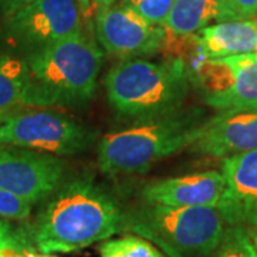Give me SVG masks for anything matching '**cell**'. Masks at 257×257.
Segmentation results:
<instances>
[{
    "mask_svg": "<svg viewBox=\"0 0 257 257\" xmlns=\"http://www.w3.org/2000/svg\"><path fill=\"white\" fill-rule=\"evenodd\" d=\"M220 172L207 170L180 177H169L146 184L142 190L145 203L179 207H217L224 192Z\"/></svg>",
    "mask_w": 257,
    "mask_h": 257,
    "instance_id": "4fadbf2b",
    "label": "cell"
},
{
    "mask_svg": "<svg viewBox=\"0 0 257 257\" xmlns=\"http://www.w3.org/2000/svg\"><path fill=\"white\" fill-rule=\"evenodd\" d=\"M33 204L12 193L0 190V217L10 220H25L32 213Z\"/></svg>",
    "mask_w": 257,
    "mask_h": 257,
    "instance_id": "44dd1931",
    "label": "cell"
},
{
    "mask_svg": "<svg viewBox=\"0 0 257 257\" xmlns=\"http://www.w3.org/2000/svg\"><path fill=\"white\" fill-rule=\"evenodd\" d=\"M104 87L119 117L140 121L182 109L190 80L184 64L177 59H128L111 67L104 77Z\"/></svg>",
    "mask_w": 257,
    "mask_h": 257,
    "instance_id": "7a4b0ae2",
    "label": "cell"
},
{
    "mask_svg": "<svg viewBox=\"0 0 257 257\" xmlns=\"http://www.w3.org/2000/svg\"><path fill=\"white\" fill-rule=\"evenodd\" d=\"M35 107L33 82L25 59L0 55V117Z\"/></svg>",
    "mask_w": 257,
    "mask_h": 257,
    "instance_id": "9a60e30c",
    "label": "cell"
},
{
    "mask_svg": "<svg viewBox=\"0 0 257 257\" xmlns=\"http://www.w3.org/2000/svg\"><path fill=\"white\" fill-rule=\"evenodd\" d=\"M94 33L106 53L128 60L160 52L166 30L163 26L149 23L124 0L119 5L99 8L94 18Z\"/></svg>",
    "mask_w": 257,
    "mask_h": 257,
    "instance_id": "9c48e42d",
    "label": "cell"
},
{
    "mask_svg": "<svg viewBox=\"0 0 257 257\" xmlns=\"http://www.w3.org/2000/svg\"><path fill=\"white\" fill-rule=\"evenodd\" d=\"M217 16L216 0H175L163 28L172 35H192Z\"/></svg>",
    "mask_w": 257,
    "mask_h": 257,
    "instance_id": "2e32d148",
    "label": "cell"
},
{
    "mask_svg": "<svg viewBox=\"0 0 257 257\" xmlns=\"http://www.w3.org/2000/svg\"><path fill=\"white\" fill-rule=\"evenodd\" d=\"M96 139L92 127L56 110H19L2 117L0 123V145L57 157L86 152Z\"/></svg>",
    "mask_w": 257,
    "mask_h": 257,
    "instance_id": "8992f818",
    "label": "cell"
},
{
    "mask_svg": "<svg viewBox=\"0 0 257 257\" xmlns=\"http://www.w3.org/2000/svg\"><path fill=\"white\" fill-rule=\"evenodd\" d=\"M101 257H167L159 248L139 236L106 240L99 247Z\"/></svg>",
    "mask_w": 257,
    "mask_h": 257,
    "instance_id": "e0dca14e",
    "label": "cell"
},
{
    "mask_svg": "<svg viewBox=\"0 0 257 257\" xmlns=\"http://www.w3.org/2000/svg\"><path fill=\"white\" fill-rule=\"evenodd\" d=\"M217 22L257 20V0H216Z\"/></svg>",
    "mask_w": 257,
    "mask_h": 257,
    "instance_id": "d6986e66",
    "label": "cell"
},
{
    "mask_svg": "<svg viewBox=\"0 0 257 257\" xmlns=\"http://www.w3.org/2000/svg\"><path fill=\"white\" fill-rule=\"evenodd\" d=\"M82 5H94V6H109V5H113L114 0H79Z\"/></svg>",
    "mask_w": 257,
    "mask_h": 257,
    "instance_id": "cb8c5ba5",
    "label": "cell"
},
{
    "mask_svg": "<svg viewBox=\"0 0 257 257\" xmlns=\"http://www.w3.org/2000/svg\"><path fill=\"white\" fill-rule=\"evenodd\" d=\"M33 257H56V256H52V254H45V253H42V254H33Z\"/></svg>",
    "mask_w": 257,
    "mask_h": 257,
    "instance_id": "484cf974",
    "label": "cell"
},
{
    "mask_svg": "<svg viewBox=\"0 0 257 257\" xmlns=\"http://www.w3.org/2000/svg\"><path fill=\"white\" fill-rule=\"evenodd\" d=\"M253 243H254V247L257 250V227H256V231H254V234H253Z\"/></svg>",
    "mask_w": 257,
    "mask_h": 257,
    "instance_id": "d4e9b609",
    "label": "cell"
},
{
    "mask_svg": "<svg viewBox=\"0 0 257 257\" xmlns=\"http://www.w3.org/2000/svg\"><path fill=\"white\" fill-rule=\"evenodd\" d=\"M33 2L35 0H0V16H3L5 19L9 18L13 13L23 9L25 6Z\"/></svg>",
    "mask_w": 257,
    "mask_h": 257,
    "instance_id": "603a6c76",
    "label": "cell"
},
{
    "mask_svg": "<svg viewBox=\"0 0 257 257\" xmlns=\"http://www.w3.org/2000/svg\"><path fill=\"white\" fill-rule=\"evenodd\" d=\"M82 32L76 0H35L5 19L3 35L28 55Z\"/></svg>",
    "mask_w": 257,
    "mask_h": 257,
    "instance_id": "52a82bcc",
    "label": "cell"
},
{
    "mask_svg": "<svg viewBox=\"0 0 257 257\" xmlns=\"http://www.w3.org/2000/svg\"><path fill=\"white\" fill-rule=\"evenodd\" d=\"M175 0H126L128 6L155 26H165Z\"/></svg>",
    "mask_w": 257,
    "mask_h": 257,
    "instance_id": "ffe728a7",
    "label": "cell"
},
{
    "mask_svg": "<svg viewBox=\"0 0 257 257\" xmlns=\"http://www.w3.org/2000/svg\"><path fill=\"white\" fill-rule=\"evenodd\" d=\"M203 101L217 110L257 107V55L207 59L189 76Z\"/></svg>",
    "mask_w": 257,
    "mask_h": 257,
    "instance_id": "ba28073f",
    "label": "cell"
},
{
    "mask_svg": "<svg viewBox=\"0 0 257 257\" xmlns=\"http://www.w3.org/2000/svg\"><path fill=\"white\" fill-rule=\"evenodd\" d=\"M211 257H257L253 237L247 227L229 226Z\"/></svg>",
    "mask_w": 257,
    "mask_h": 257,
    "instance_id": "ac0fdd59",
    "label": "cell"
},
{
    "mask_svg": "<svg viewBox=\"0 0 257 257\" xmlns=\"http://www.w3.org/2000/svg\"><path fill=\"white\" fill-rule=\"evenodd\" d=\"M193 153L210 157L240 155L257 149V107L220 110L196 130Z\"/></svg>",
    "mask_w": 257,
    "mask_h": 257,
    "instance_id": "8fae6325",
    "label": "cell"
},
{
    "mask_svg": "<svg viewBox=\"0 0 257 257\" xmlns=\"http://www.w3.org/2000/svg\"><path fill=\"white\" fill-rule=\"evenodd\" d=\"M200 117L199 110L179 109L106 135L97 143L99 169L109 176L146 172L190 146L202 123Z\"/></svg>",
    "mask_w": 257,
    "mask_h": 257,
    "instance_id": "277c9868",
    "label": "cell"
},
{
    "mask_svg": "<svg viewBox=\"0 0 257 257\" xmlns=\"http://www.w3.org/2000/svg\"><path fill=\"white\" fill-rule=\"evenodd\" d=\"M46 200L28 233L40 253H72L123 231L124 211L90 179L60 184Z\"/></svg>",
    "mask_w": 257,
    "mask_h": 257,
    "instance_id": "6da1fadb",
    "label": "cell"
},
{
    "mask_svg": "<svg viewBox=\"0 0 257 257\" xmlns=\"http://www.w3.org/2000/svg\"><path fill=\"white\" fill-rule=\"evenodd\" d=\"M254 53H256V55H257V49H256V52H254Z\"/></svg>",
    "mask_w": 257,
    "mask_h": 257,
    "instance_id": "4316f807",
    "label": "cell"
},
{
    "mask_svg": "<svg viewBox=\"0 0 257 257\" xmlns=\"http://www.w3.org/2000/svg\"><path fill=\"white\" fill-rule=\"evenodd\" d=\"M22 230H16L8 220H0V257L5 248L20 237Z\"/></svg>",
    "mask_w": 257,
    "mask_h": 257,
    "instance_id": "7402d4cb",
    "label": "cell"
},
{
    "mask_svg": "<svg viewBox=\"0 0 257 257\" xmlns=\"http://www.w3.org/2000/svg\"><path fill=\"white\" fill-rule=\"evenodd\" d=\"M35 107H76L92 100L103 52L92 37L77 33L28 55Z\"/></svg>",
    "mask_w": 257,
    "mask_h": 257,
    "instance_id": "3957f363",
    "label": "cell"
},
{
    "mask_svg": "<svg viewBox=\"0 0 257 257\" xmlns=\"http://www.w3.org/2000/svg\"><path fill=\"white\" fill-rule=\"evenodd\" d=\"M224 192L217 210L227 226L257 227V149L221 162Z\"/></svg>",
    "mask_w": 257,
    "mask_h": 257,
    "instance_id": "7c38bea8",
    "label": "cell"
},
{
    "mask_svg": "<svg viewBox=\"0 0 257 257\" xmlns=\"http://www.w3.org/2000/svg\"><path fill=\"white\" fill-rule=\"evenodd\" d=\"M209 59L254 53L257 49V20H230L206 26L197 32Z\"/></svg>",
    "mask_w": 257,
    "mask_h": 257,
    "instance_id": "5bb4252c",
    "label": "cell"
},
{
    "mask_svg": "<svg viewBox=\"0 0 257 257\" xmlns=\"http://www.w3.org/2000/svg\"><path fill=\"white\" fill-rule=\"evenodd\" d=\"M224 220L216 207L143 203L123 214V231L153 243L167 257H206L219 246Z\"/></svg>",
    "mask_w": 257,
    "mask_h": 257,
    "instance_id": "5b68a950",
    "label": "cell"
},
{
    "mask_svg": "<svg viewBox=\"0 0 257 257\" xmlns=\"http://www.w3.org/2000/svg\"><path fill=\"white\" fill-rule=\"evenodd\" d=\"M0 123H2V117H0Z\"/></svg>",
    "mask_w": 257,
    "mask_h": 257,
    "instance_id": "83f0119b",
    "label": "cell"
},
{
    "mask_svg": "<svg viewBox=\"0 0 257 257\" xmlns=\"http://www.w3.org/2000/svg\"><path fill=\"white\" fill-rule=\"evenodd\" d=\"M63 159L29 149H0V190L32 203L46 200L62 184Z\"/></svg>",
    "mask_w": 257,
    "mask_h": 257,
    "instance_id": "30bf717a",
    "label": "cell"
}]
</instances>
